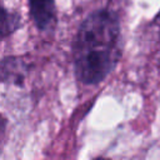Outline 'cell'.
Wrapping results in <instances>:
<instances>
[{
  "label": "cell",
  "mask_w": 160,
  "mask_h": 160,
  "mask_svg": "<svg viewBox=\"0 0 160 160\" xmlns=\"http://www.w3.org/2000/svg\"><path fill=\"white\" fill-rule=\"evenodd\" d=\"M121 56V31L118 15L96 10L80 25L72 44L78 79L88 85L102 81Z\"/></svg>",
  "instance_id": "6da1fadb"
},
{
  "label": "cell",
  "mask_w": 160,
  "mask_h": 160,
  "mask_svg": "<svg viewBox=\"0 0 160 160\" xmlns=\"http://www.w3.org/2000/svg\"><path fill=\"white\" fill-rule=\"evenodd\" d=\"M31 18L39 30H49L55 21V0H29Z\"/></svg>",
  "instance_id": "7a4b0ae2"
},
{
  "label": "cell",
  "mask_w": 160,
  "mask_h": 160,
  "mask_svg": "<svg viewBox=\"0 0 160 160\" xmlns=\"http://www.w3.org/2000/svg\"><path fill=\"white\" fill-rule=\"evenodd\" d=\"M25 74V66L22 61L12 58H6L2 60L1 65V78L2 81L20 82Z\"/></svg>",
  "instance_id": "3957f363"
},
{
  "label": "cell",
  "mask_w": 160,
  "mask_h": 160,
  "mask_svg": "<svg viewBox=\"0 0 160 160\" xmlns=\"http://www.w3.org/2000/svg\"><path fill=\"white\" fill-rule=\"evenodd\" d=\"M21 18L14 11H9L6 8L1 9V36L6 38L18 30L21 25Z\"/></svg>",
  "instance_id": "277c9868"
}]
</instances>
